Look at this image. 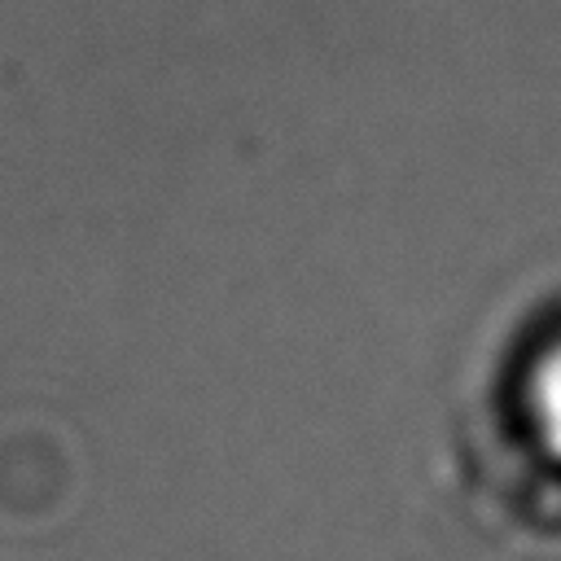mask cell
<instances>
[{
	"mask_svg": "<svg viewBox=\"0 0 561 561\" xmlns=\"http://www.w3.org/2000/svg\"><path fill=\"white\" fill-rule=\"evenodd\" d=\"M530 408H535V430L543 447L561 460V337L543 351L535 381H530Z\"/></svg>",
	"mask_w": 561,
	"mask_h": 561,
	"instance_id": "6da1fadb",
	"label": "cell"
}]
</instances>
